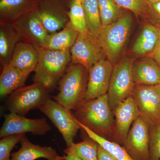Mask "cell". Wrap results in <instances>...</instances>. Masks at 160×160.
Masks as SVG:
<instances>
[{"label": "cell", "mask_w": 160, "mask_h": 160, "mask_svg": "<svg viewBox=\"0 0 160 160\" xmlns=\"http://www.w3.org/2000/svg\"><path fill=\"white\" fill-rule=\"evenodd\" d=\"M75 118L99 135H114L115 122L109 107L107 94L95 99L84 101L74 110Z\"/></svg>", "instance_id": "1"}, {"label": "cell", "mask_w": 160, "mask_h": 160, "mask_svg": "<svg viewBox=\"0 0 160 160\" xmlns=\"http://www.w3.org/2000/svg\"><path fill=\"white\" fill-rule=\"evenodd\" d=\"M37 49L38 59L34 71L33 81L50 92L65 74L71 62L70 50H53L43 48Z\"/></svg>", "instance_id": "2"}, {"label": "cell", "mask_w": 160, "mask_h": 160, "mask_svg": "<svg viewBox=\"0 0 160 160\" xmlns=\"http://www.w3.org/2000/svg\"><path fill=\"white\" fill-rule=\"evenodd\" d=\"M89 71L80 64H72L59 81V92L54 101L69 110H76L85 101Z\"/></svg>", "instance_id": "3"}, {"label": "cell", "mask_w": 160, "mask_h": 160, "mask_svg": "<svg viewBox=\"0 0 160 160\" xmlns=\"http://www.w3.org/2000/svg\"><path fill=\"white\" fill-rule=\"evenodd\" d=\"M132 25V17L124 13L115 22L102 27L98 38L106 58L114 66L122 53L129 38Z\"/></svg>", "instance_id": "4"}, {"label": "cell", "mask_w": 160, "mask_h": 160, "mask_svg": "<svg viewBox=\"0 0 160 160\" xmlns=\"http://www.w3.org/2000/svg\"><path fill=\"white\" fill-rule=\"evenodd\" d=\"M134 61L125 58L113 66L107 96L109 107L113 112L121 102L131 96L135 83L132 68Z\"/></svg>", "instance_id": "5"}, {"label": "cell", "mask_w": 160, "mask_h": 160, "mask_svg": "<svg viewBox=\"0 0 160 160\" xmlns=\"http://www.w3.org/2000/svg\"><path fill=\"white\" fill-rule=\"evenodd\" d=\"M49 92L39 83L24 86L9 95L6 107L10 112L25 116L32 109H39L50 98Z\"/></svg>", "instance_id": "6"}, {"label": "cell", "mask_w": 160, "mask_h": 160, "mask_svg": "<svg viewBox=\"0 0 160 160\" xmlns=\"http://www.w3.org/2000/svg\"><path fill=\"white\" fill-rule=\"evenodd\" d=\"M61 132L67 148L74 142L81 126L71 110L50 98L39 108Z\"/></svg>", "instance_id": "7"}, {"label": "cell", "mask_w": 160, "mask_h": 160, "mask_svg": "<svg viewBox=\"0 0 160 160\" xmlns=\"http://www.w3.org/2000/svg\"><path fill=\"white\" fill-rule=\"evenodd\" d=\"M131 96L149 127L160 124V84L135 85Z\"/></svg>", "instance_id": "8"}, {"label": "cell", "mask_w": 160, "mask_h": 160, "mask_svg": "<svg viewBox=\"0 0 160 160\" xmlns=\"http://www.w3.org/2000/svg\"><path fill=\"white\" fill-rule=\"evenodd\" d=\"M70 50L72 63L82 65L88 71L99 61L107 59L98 38L89 31L79 33Z\"/></svg>", "instance_id": "9"}, {"label": "cell", "mask_w": 160, "mask_h": 160, "mask_svg": "<svg viewBox=\"0 0 160 160\" xmlns=\"http://www.w3.org/2000/svg\"><path fill=\"white\" fill-rule=\"evenodd\" d=\"M69 2L66 0H39L36 11L49 34L57 32L69 22Z\"/></svg>", "instance_id": "10"}, {"label": "cell", "mask_w": 160, "mask_h": 160, "mask_svg": "<svg viewBox=\"0 0 160 160\" xmlns=\"http://www.w3.org/2000/svg\"><path fill=\"white\" fill-rule=\"evenodd\" d=\"M149 126L141 116L135 120L123 147L135 160H149Z\"/></svg>", "instance_id": "11"}, {"label": "cell", "mask_w": 160, "mask_h": 160, "mask_svg": "<svg viewBox=\"0 0 160 160\" xmlns=\"http://www.w3.org/2000/svg\"><path fill=\"white\" fill-rule=\"evenodd\" d=\"M5 121L0 130L1 138L15 134L27 132L36 135H44L51 130L45 118H27L13 112L4 116Z\"/></svg>", "instance_id": "12"}, {"label": "cell", "mask_w": 160, "mask_h": 160, "mask_svg": "<svg viewBox=\"0 0 160 160\" xmlns=\"http://www.w3.org/2000/svg\"><path fill=\"white\" fill-rule=\"evenodd\" d=\"M21 41L43 48L49 33L40 19L36 11L25 15L12 23Z\"/></svg>", "instance_id": "13"}, {"label": "cell", "mask_w": 160, "mask_h": 160, "mask_svg": "<svg viewBox=\"0 0 160 160\" xmlns=\"http://www.w3.org/2000/svg\"><path fill=\"white\" fill-rule=\"evenodd\" d=\"M113 67L108 60L103 59L89 69L85 101L95 99L107 94Z\"/></svg>", "instance_id": "14"}, {"label": "cell", "mask_w": 160, "mask_h": 160, "mask_svg": "<svg viewBox=\"0 0 160 160\" xmlns=\"http://www.w3.org/2000/svg\"><path fill=\"white\" fill-rule=\"evenodd\" d=\"M115 117L114 138L118 142L122 144L130 130V126L141 116L136 103L132 96L121 102L113 110Z\"/></svg>", "instance_id": "15"}, {"label": "cell", "mask_w": 160, "mask_h": 160, "mask_svg": "<svg viewBox=\"0 0 160 160\" xmlns=\"http://www.w3.org/2000/svg\"><path fill=\"white\" fill-rule=\"evenodd\" d=\"M21 148L11 154L10 160H36L43 158L47 160H65L50 146H41L31 142L26 135L20 142Z\"/></svg>", "instance_id": "16"}, {"label": "cell", "mask_w": 160, "mask_h": 160, "mask_svg": "<svg viewBox=\"0 0 160 160\" xmlns=\"http://www.w3.org/2000/svg\"><path fill=\"white\" fill-rule=\"evenodd\" d=\"M38 59L37 49L29 43L20 41L15 48L9 64L29 75L34 71Z\"/></svg>", "instance_id": "17"}, {"label": "cell", "mask_w": 160, "mask_h": 160, "mask_svg": "<svg viewBox=\"0 0 160 160\" xmlns=\"http://www.w3.org/2000/svg\"><path fill=\"white\" fill-rule=\"evenodd\" d=\"M39 0H1L0 24L13 23L25 15L34 11Z\"/></svg>", "instance_id": "18"}, {"label": "cell", "mask_w": 160, "mask_h": 160, "mask_svg": "<svg viewBox=\"0 0 160 160\" xmlns=\"http://www.w3.org/2000/svg\"><path fill=\"white\" fill-rule=\"evenodd\" d=\"M132 73L135 85L160 84V66L152 58H146L133 63Z\"/></svg>", "instance_id": "19"}, {"label": "cell", "mask_w": 160, "mask_h": 160, "mask_svg": "<svg viewBox=\"0 0 160 160\" xmlns=\"http://www.w3.org/2000/svg\"><path fill=\"white\" fill-rule=\"evenodd\" d=\"M78 34V32L69 22L61 31L48 35L43 48L53 50H70Z\"/></svg>", "instance_id": "20"}, {"label": "cell", "mask_w": 160, "mask_h": 160, "mask_svg": "<svg viewBox=\"0 0 160 160\" xmlns=\"http://www.w3.org/2000/svg\"><path fill=\"white\" fill-rule=\"evenodd\" d=\"M0 76V95L2 98L25 86L29 75L23 73L10 64L2 66Z\"/></svg>", "instance_id": "21"}, {"label": "cell", "mask_w": 160, "mask_h": 160, "mask_svg": "<svg viewBox=\"0 0 160 160\" xmlns=\"http://www.w3.org/2000/svg\"><path fill=\"white\" fill-rule=\"evenodd\" d=\"M20 41L12 23L0 24V61L2 66L9 64L15 48Z\"/></svg>", "instance_id": "22"}, {"label": "cell", "mask_w": 160, "mask_h": 160, "mask_svg": "<svg viewBox=\"0 0 160 160\" xmlns=\"http://www.w3.org/2000/svg\"><path fill=\"white\" fill-rule=\"evenodd\" d=\"M159 41L157 27L147 24L141 30L132 46V52L139 56L151 53Z\"/></svg>", "instance_id": "23"}, {"label": "cell", "mask_w": 160, "mask_h": 160, "mask_svg": "<svg viewBox=\"0 0 160 160\" xmlns=\"http://www.w3.org/2000/svg\"><path fill=\"white\" fill-rule=\"evenodd\" d=\"M78 121V120H77ZM81 126L89 137L95 141L100 146L111 153L118 160H135L127 152L123 147L119 144L107 139L91 131L89 128L84 126L78 121Z\"/></svg>", "instance_id": "24"}, {"label": "cell", "mask_w": 160, "mask_h": 160, "mask_svg": "<svg viewBox=\"0 0 160 160\" xmlns=\"http://www.w3.org/2000/svg\"><path fill=\"white\" fill-rule=\"evenodd\" d=\"M82 5L86 15L88 31L98 38L103 27L98 0H84Z\"/></svg>", "instance_id": "25"}, {"label": "cell", "mask_w": 160, "mask_h": 160, "mask_svg": "<svg viewBox=\"0 0 160 160\" xmlns=\"http://www.w3.org/2000/svg\"><path fill=\"white\" fill-rule=\"evenodd\" d=\"M98 4L103 27L114 22L123 14L115 0H98Z\"/></svg>", "instance_id": "26"}, {"label": "cell", "mask_w": 160, "mask_h": 160, "mask_svg": "<svg viewBox=\"0 0 160 160\" xmlns=\"http://www.w3.org/2000/svg\"><path fill=\"white\" fill-rule=\"evenodd\" d=\"M68 14L69 22L79 33L89 31L82 3L71 0L69 2Z\"/></svg>", "instance_id": "27"}, {"label": "cell", "mask_w": 160, "mask_h": 160, "mask_svg": "<svg viewBox=\"0 0 160 160\" xmlns=\"http://www.w3.org/2000/svg\"><path fill=\"white\" fill-rule=\"evenodd\" d=\"M98 146L97 142L88 137L81 142L72 143L69 147L82 160H98Z\"/></svg>", "instance_id": "28"}, {"label": "cell", "mask_w": 160, "mask_h": 160, "mask_svg": "<svg viewBox=\"0 0 160 160\" xmlns=\"http://www.w3.org/2000/svg\"><path fill=\"white\" fill-rule=\"evenodd\" d=\"M121 8L131 11L136 17L147 16L149 3L147 0H115Z\"/></svg>", "instance_id": "29"}, {"label": "cell", "mask_w": 160, "mask_h": 160, "mask_svg": "<svg viewBox=\"0 0 160 160\" xmlns=\"http://www.w3.org/2000/svg\"><path fill=\"white\" fill-rule=\"evenodd\" d=\"M26 133L7 136L0 140V160H10L11 152Z\"/></svg>", "instance_id": "30"}, {"label": "cell", "mask_w": 160, "mask_h": 160, "mask_svg": "<svg viewBox=\"0 0 160 160\" xmlns=\"http://www.w3.org/2000/svg\"><path fill=\"white\" fill-rule=\"evenodd\" d=\"M149 160L160 159V124L149 127Z\"/></svg>", "instance_id": "31"}, {"label": "cell", "mask_w": 160, "mask_h": 160, "mask_svg": "<svg viewBox=\"0 0 160 160\" xmlns=\"http://www.w3.org/2000/svg\"><path fill=\"white\" fill-rule=\"evenodd\" d=\"M147 16L152 22L160 26V2L149 4Z\"/></svg>", "instance_id": "32"}, {"label": "cell", "mask_w": 160, "mask_h": 160, "mask_svg": "<svg viewBox=\"0 0 160 160\" xmlns=\"http://www.w3.org/2000/svg\"><path fill=\"white\" fill-rule=\"evenodd\" d=\"M98 160H118L109 152L99 145L98 149Z\"/></svg>", "instance_id": "33"}, {"label": "cell", "mask_w": 160, "mask_h": 160, "mask_svg": "<svg viewBox=\"0 0 160 160\" xmlns=\"http://www.w3.org/2000/svg\"><path fill=\"white\" fill-rule=\"evenodd\" d=\"M64 152L66 153V155H64L65 160H82L70 147H67L64 150Z\"/></svg>", "instance_id": "34"}, {"label": "cell", "mask_w": 160, "mask_h": 160, "mask_svg": "<svg viewBox=\"0 0 160 160\" xmlns=\"http://www.w3.org/2000/svg\"><path fill=\"white\" fill-rule=\"evenodd\" d=\"M151 54V58L160 66V41H159L154 51Z\"/></svg>", "instance_id": "35"}, {"label": "cell", "mask_w": 160, "mask_h": 160, "mask_svg": "<svg viewBox=\"0 0 160 160\" xmlns=\"http://www.w3.org/2000/svg\"><path fill=\"white\" fill-rule=\"evenodd\" d=\"M147 1L149 4H152V3L160 2V0H147Z\"/></svg>", "instance_id": "36"}, {"label": "cell", "mask_w": 160, "mask_h": 160, "mask_svg": "<svg viewBox=\"0 0 160 160\" xmlns=\"http://www.w3.org/2000/svg\"><path fill=\"white\" fill-rule=\"evenodd\" d=\"M158 29V32L159 37V40L160 41V26L157 27Z\"/></svg>", "instance_id": "37"}, {"label": "cell", "mask_w": 160, "mask_h": 160, "mask_svg": "<svg viewBox=\"0 0 160 160\" xmlns=\"http://www.w3.org/2000/svg\"><path fill=\"white\" fill-rule=\"evenodd\" d=\"M74 1H77V2H79L82 3L83 2L84 0H74Z\"/></svg>", "instance_id": "38"}, {"label": "cell", "mask_w": 160, "mask_h": 160, "mask_svg": "<svg viewBox=\"0 0 160 160\" xmlns=\"http://www.w3.org/2000/svg\"></svg>", "instance_id": "39"}]
</instances>
